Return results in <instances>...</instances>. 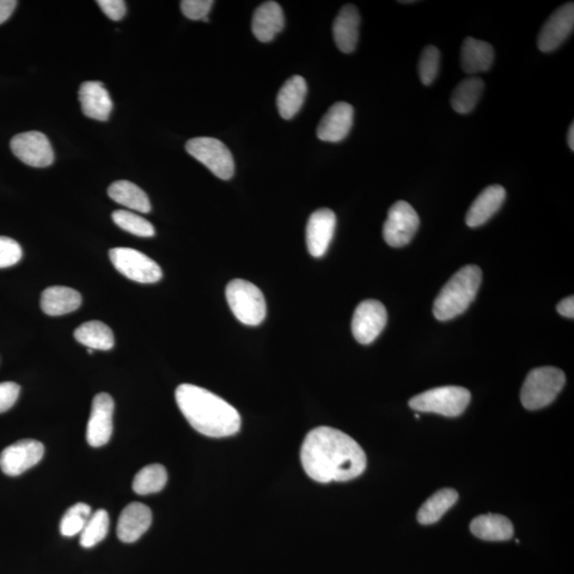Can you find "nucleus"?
<instances>
[{
  "label": "nucleus",
  "instance_id": "obj_1",
  "mask_svg": "<svg viewBox=\"0 0 574 574\" xmlns=\"http://www.w3.org/2000/svg\"><path fill=\"white\" fill-rule=\"evenodd\" d=\"M301 460L304 472L319 483L358 478L368 466L366 454L352 437L330 426H320L304 438Z\"/></svg>",
  "mask_w": 574,
  "mask_h": 574
},
{
  "label": "nucleus",
  "instance_id": "obj_2",
  "mask_svg": "<svg viewBox=\"0 0 574 574\" xmlns=\"http://www.w3.org/2000/svg\"><path fill=\"white\" fill-rule=\"evenodd\" d=\"M176 401L183 416L200 435L222 438L234 435L241 429L240 414L209 390L181 384L176 389Z\"/></svg>",
  "mask_w": 574,
  "mask_h": 574
},
{
  "label": "nucleus",
  "instance_id": "obj_3",
  "mask_svg": "<svg viewBox=\"0 0 574 574\" xmlns=\"http://www.w3.org/2000/svg\"><path fill=\"white\" fill-rule=\"evenodd\" d=\"M482 283L481 268L468 265L450 278L433 305L437 320L447 321L463 314L474 301Z\"/></svg>",
  "mask_w": 574,
  "mask_h": 574
},
{
  "label": "nucleus",
  "instance_id": "obj_4",
  "mask_svg": "<svg viewBox=\"0 0 574 574\" xmlns=\"http://www.w3.org/2000/svg\"><path fill=\"white\" fill-rule=\"evenodd\" d=\"M566 383L563 370L551 366L535 368L523 383L521 399L529 411L541 410L557 399Z\"/></svg>",
  "mask_w": 574,
  "mask_h": 574
},
{
  "label": "nucleus",
  "instance_id": "obj_5",
  "mask_svg": "<svg viewBox=\"0 0 574 574\" xmlns=\"http://www.w3.org/2000/svg\"><path fill=\"white\" fill-rule=\"evenodd\" d=\"M225 298L232 313L246 326H259L266 317L264 295L246 280L235 279L225 287Z\"/></svg>",
  "mask_w": 574,
  "mask_h": 574
},
{
  "label": "nucleus",
  "instance_id": "obj_6",
  "mask_svg": "<svg viewBox=\"0 0 574 574\" xmlns=\"http://www.w3.org/2000/svg\"><path fill=\"white\" fill-rule=\"evenodd\" d=\"M472 400L469 390L461 387H442L426 390L408 402L414 411L435 413L445 417H457L465 412Z\"/></svg>",
  "mask_w": 574,
  "mask_h": 574
},
{
  "label": "nucleus",
  "instance_id": "obj_7",
  "mask_svg": "<svg viewBox=\"0 0 574 574\" xmlns=\"http://www.w3.org/2000/svg\"><path fill=\"white\" fill-rule=\"evenodd\" d=\"M186 149L219 179L229 180L234 177V157L221 140L213 138H195L188 140Z\"/></svg>",
  "mask_w": 574,
  "mask_h": 574
},
{
  "label": "nucleus",
  "instance_id": "obj_8",
  "mask_svg": "<svg viewBox=\"0 0 574 574\" xmlns=\"http://www.w3.org/2000/svg\"><path fill=\"white\" fill-rule=\"evenodd\" d=\"M109 255L116 270L136 282L156 283L162 278L161 267L136 249L114 248L110 250Z\"/></svg>",
  "mask_w": 574,
  "mask_h": 574
},
{
  "label": "nucleus",
  "instance_id": "obj_9",
  "mask_svg": "<svg viewBox=\"0 0 574 574\" xmlns=\"http://www.w3.org/2000/svg\"><path fill=\"white\" fill-rule=\"evenodd\" d=\"M419 224V216L414 207L407 201H397L390 207L383 225L384 240L395 248L406 246L416 234Z\"/></svg>",
  "mask_w": 574,
  "mask_h": 574
},
{
  "label": "nucleus",
  "instance_id": "obj_10",
  "mask_svg": "<svg viewBox=\"0 0 574 574\" xmlns=\"http://www.w3.org/2000/svg\"><path fill=\"white\" fill-rule=\"evenodd\" d=\"M10 148L14 155L32 167H47L54 161V152L50 139L39 131L17 134L11 139Z\"/></svg>",
  "mask_w": 574,
  "mask_h": 574
},
{
  "label": "nucleus",
  "instance_id": "obj_11",
  "mask_svg": "<svg viewBox=\"0 0 574 574\" xmlns=\"http://www.w3.org/2000/svg\"><path fill=\"white\" fill-rule=\"evenodd\" d=\"M387 311L378 301H365L354 311L351 328L354 339L359 344L369 345L386 328Z\"/></svg>",
  "mask_w": 574,
  "mask_h": 574
},
{
  "label": "nucleus",
  "instance_id": "obj_12",
  "mask_svg": "<svg viewBox=\"0 0 574 574\" xmlns=\"http://www.w3.org/2000/svg\"><path fill=\"white\" fill-rule=\"evenodd\" d=\"M44 445L34 439H23L4 449L0 454V469L10 476H17L40 463Z\"/></svg>",
  "mask_w": 574,
  "mask_h": 574
},
{
  "label": "nucleus",
  "instance_id": "obj_13",
  "mask_svg": "<svg viewBox=\"0 0 574 574\" xmlns=\"http://www.w3.org/2000/svg\"><path fill=\"white\" fill-rule=\"evenodd\" d=\"M574 27V4L560 5L541 29L537 45L542 53H551L569 38Z\"/></svg>",
  "mask_w": 574,
  "mask_h": 574
},
{
  "label": "nucleus",
  "instance_id": "obj_14",
  "mask_svg": "<svg viewBox=\"0 0 574 574\" xmlns=\"http://www.w3.org/2000/svg\"><path fill=\"white\" fill-rule=\"evenodd\" d=\"M114 401L106 393L99 394L91 403L88 423L87 441L91 447H102L109 443L113 433Z\"/></svg>",
  "mask_w": 574,
  "mask_h": 574
},
{
  "label": "nucleus",
  "instance_id": "obj_15",
  "mask_svg": "<svg viewBox=\"0 0 574 574\" xmlns=\"http://www.w3.org/2000/svg\"><path fill=\"white\" fill-rule=\"evenodd\" d=\"M337 216L330 209H320L310 216L307 225V246L311 255H325L334 236Z\"/></svg>",
  "mask_w": 574,
  "mask_h": 574
},
{
  "label": "nucleus",
  "instance_id": "obj_16",
  "mask_svg": "<svg viewBox=\"0 0 574 574\" xmlns=\"http://www.w3.org/2000/svg\"><path fill=\"white\" fill-rule=\"evenodd\" d=\"M353 116L354 110L349 103H335L320 120L317 128V137L323 142H340L351 130Z\"/></svg>",
  "mask_w": 574,
  "mask_h": 574
},
{
  "label": "nucleus",
  "instance_id": "obj_17",
  "mask_svg": "<svg viewBox=\"0 0 574 574\" xmlns=\"http://www.w3.org/2000/svg\"><path fill=\"white\" fill-rule=\"evenodd\" d=\"M152 514L148 506L133 502L121 512L118 523V536L120 541L136 542L150 528Z\"/></svg>",
  "mask_w": 574,
  "mask_h": 574
},
{
  "label": "nucleus",
  "instance_id": "obj_18",
  "mask_svg": "<svg viewBox=\"0 0 574 574\" xmlns=\"http://www.w3.org/2000/svg\"><path fill=\"white\" fill-rule=\"evenodd\" d=\"M79 100L87 118L107 121L112 112L113 102L109 91L100 81H87L79 90Z\"/></svg>",
  "mask_w": 574,
  "mask_h": 574
},
{
  "label": "nucleus",
  "instance_id": "obj_19",
  "mask_svg": "<svg viewBox=\"0 0 574 574\" xmlns=\"http://www.w3.org/2000/svg\"><path fill=\"white\" fill-rule=\"evenodd\" d=\"M506 198V191L503 187L491 186L484 189L475 198L466 214V224L470 228L480 227L484 225L502 206Z\"/></svg>",
  "mask_w": 574,
  "mask_h": 574
},
{
  "label": "nucleus",
  "instance_id": "obj_20",
  "mask_svg": "<svg viewBox=\"0 0 574 574\" xmlns=\"http://www.w3.org/2000/svg\"><path fill=\"white\" fill-rule=\"evenodd\" d=\"M359 11L353 5H346L340 9L333 23L335 44L344 53H351L356 50L359 41Z\"/></svg>",
  "mask_w": 574,
  "mask_h": 574
},
{
  "label": "nucleus",
  "instance_id": "obj_21",
  "mask_svg": "<svg viewBox=\"0 0 574 574\" xmlns=\"http://www.w3.org/2000/svg\"><path fill=\"white\" fill-rule=\"evenodd\" d=\"M284 14L276 2H266L255 10L253 18V33L263 43L271 42L284 28Z\"/></svg>",
  "mask_w": 574,
  "mask_h": 574
},
{
  "label": "nucleus",
  "instance_id": "obj_22",
  "mask_svg": "<svg viewBox=\"0 0 574 574\" xmlns=\"http://www.w3.org/2000/svg\"><path fill=\"white\" fill-rule=\"evenodd\" d=\"M82 297L66 286H51L42 292L41 308L50 316H61L74 312L81 308Z\"/></svg>",
  "mask_w": 574,
  "mask_h": 574
},
{
  "label": "nucleus",
  "instance_id": "obj_23",
  "mask_svg": "<svg viewBox=\"0 0 574 574\" xmlns=\"http://www.w3.org/2000/svg\"><path fill=\"white\" fill-rule=\"evenodd\" d=\"M494 60L493 47L490 43L466 38L461 50V66L467 74L474 75L491 70Z\"/></svg>",
  "mask_w": 574,
  "mask_h": 574
},
{
  "label": "nucleus",
  "instance_id": "obj_24",
  "mask_svg": "<svg viewBox=\"0 0 574 574\" xmlns=\"http://www.w3.org/2000/svg\"><path fill=\"white\" fill-rule=\"evenodd\" d=\"M470 531L486 541H505L512 539L514 527L509 518L497 514L481 515L470 523Z\"/></svg>",
  "mask_w": 574,
  "mask_h": 574
},
{
  "label": "nucleus",
  "instance_id": "obj_25",
  "mask_svg": "<svg viewBox=\"0 0 574 574\" xmlns=\"http://www.w3.org/2000/svg\"><path fill=\"white\" fill-rule=\"evenodd\" d=\"M307 91V82L301 76H292L285 81L277 97L278 111L284 120H291L301 111Z\"/></svg>",
  "mask_w": 574,
  "mask_h": 574
},
{
  "label": "nucleus",
  "instance_id": "obj_26",
  "mask_svg": "<svg viewBox=\"0 0 574 574\" xmlns=\"http://www.w3.org/2000/svg\"><path fill=\"white\" fill-rule=\"evenodd\" d=\"M110 198L121 206L140 213H149L151 205L148 195L142 188L130 181L120 180L112 183L108 188Z\"/></svg>",
  "mask_w": 574,
  "mask_h": 574
},
{
  "label": "nucleus",
  "instance_id": "obj_27",
  "mask_svg": "<svg viewBox=\"0 0 574 574\" xmlns=\"http://www.w3.org/2000/svg\"><path fill=\"white\" fill-rule=\"evenodd\" d=\"M74 335L78 343L93 350H111L115 344L112 330L100 320L84 322L76 329Z\"/></svg>",
  "mask_w": 574,
  "mask_h": 574
},
{
  "label": "nucleus",
  "instance_id": "obj_28",
  "mask_svg": "<svg viewBox=\"0 0 574 574\" xmlns=\"http://www.w3.org/2000/svg\"><path fill=\"white\" fill-rule=\"evenodd\" d=\"M484 91V81L478 77L464 79L451 95V106L459 114H469L478 105Z\"/></svg>",
  "mask_w": 574,
  "mask_h": 574
},
{
  "label": "nucleus",
  "instance_id": "obj_29",
  "mask_svg": "<svg viewBox=\"0 0 574 574\" xmlns=\"http://www.w3.org/2000/svg\"><path fill=\"white\" fill-rule=\"evenodd\" d=\"M459 500V493L452 488H444L427 499L421 506L417 519L420 524L430 525L435 523Z\"/></svg>",
  "mask_w": 574,
  "mask_h": 574
},
{
  "label": "nucleus",
  "instance_id": "obj_30",
  "mask_svg": "<svg viewBox=\"0 0 574 574\" xmlns=\"http://www.w3.org/2000/svg\"><path fill=\"white\" fill-rule=\"evenodd\" d=\"M167 472L162 465L154 464L140 469L133 480L134 493L146 496V494L161 492L167 483Z\"/></svg>",
  "mask_w": 574,
  "mask_h": 574
},
{
  "label": "nucleus",
  "instance_id": "obj_31",
  "mask_svg": "<svg viewBox=\"0 0 574 574\" xmlns=\"http://www.w3.org/2000/svg\"><path fill=\"white\" fill-rule=\"evenodd\" d=\"M109 524L107 511L99 510L93 512L81 533V545L85 549L99 545L108 535Z\"/></svg>",
  "mask_w": 574,
  "mask_h": 574
},
{
  "label": "nucleus",
  "instance_id": "obj_32",
  "mask_svg": "<svg viewBox=\"0 0 574 574\" xmlns=\"http://www.w3.org/2000/svg\"><path fill=\"white\" fill-rule=\"evenodd\" d=\"M113 222L120 229L140 237H151L156 234L154 225L130 211L118 210L112 214Z\"/></svg>",
  "mask_w": 574,
  "mask_h": 574
},
{
  "label": "nucleus",
  "instance_id": "obj_33",
  "mask_svg": "<svg viewBox=\"0 0 574 574\" xmlns=\"http://www.w3.org/2000/svg\"><path fill=\"white\" fill-rule=\"evenodd\" d=\"M91 515V506L77 503L67 511L60 523V532L63 536L72 537L82 532Z\"/></svg>",
  "mask_w": 574,
  "mask_h": 574
},
{
  "label": "nucleus",
  "instance_id": "obj_34",
  "mask_svg": "<svg viewBox=\"0 0 574 574\" xmlns=\"http://www.w3.org/2000/svg\"><path fill=\"white\" fill-rule=\"evenodd\" d=\"M441 67V53L435 46H426L420 54L418 63V72L421 82L425 85H431L435 79Z\"/></svg>",
  "mask_w": 574,
  "mask_h": 574
},
{
  "label": "nucleus",
  "instance_id": "obj_35",
  "mask_svg": "<svg viewBox=\"0 0 574 574\" xmlns=\"http://www.w3.org/2000/svg\"><path fill=\"white\" fill-rule=\"evenodd\" d=\"M23 250L16 241L0 236V268L14 266L21 261Z\"/></svg>",
  "mask_w": 574,
  "mask_h": 574
},
{
  "label": "nucleus",
  "instance_id": "obj_36",
  "mask_svg": "<svg viewBox=\"0 0 574 574\" xmlns=\"http://www.w3.org/2000/svg\"><path fill=\"white\" fill-rule=\"evenodd\" d=\"M212 0H183L181 10L183 15L192 21L209 22L210 11L213 7Z\"/></svg>",
  "mask_w": 574,
  "mask_h": 574
},
{
  "label": "nucleus",
  "instance_id": "obj_37",
  "mask_svg": "<svg viewBox=\"0 0 574 574\" xmlns=\"http://www.w3.org/2000/svg\"><path fill=\"white\" fill-rule=\"evenodd\" d=\"M20 393L21 387L18 384L14 382L0 383V414L9 411L15 405Z\"/></svg>",
  "mask_w": 574,
  "mask_h": 574
},
{
  "label": "nucleus",
  "instance_id": "obj_38",
  "mask_svg": "<svg viewBox=\"0 0 574 574\" xmlns=\"http://www.w3.org/2000/svg\"><path fill=\"white\" fill-rule=\"evenodd\" d=\"M97 5L110 20L118 22L126 15V3L123 0H100Z\"/></svg>",
  "mask_w": 574,
  "mask_h": 574
},
{
  "label": "nucleus",
  "instance_id": "obj_39",
  "mask_svg": "<svg viewBox=\"0 0 574 574\" xmlns=\"http://www.w3.org/2000/svg\"><path fill=\"white\" fill-rule=\"evenodd\" d=\"M15 0H0V25L7 22L16 8Z\"/></svg>",
  "mask_w": 574,
  "mask_h": 574
},
{
  "label": "nucleus",
  "instance_id": "obj_40",
  "mask_svg": "<svg viewBox=\"0 0 574 574\" xmlns=\"http://www.w3.org/2000/svg\"><path fill=\"white\" fill-rule=\"evenodd\" d=\"M558 312L567 319H573L574 317V297H567L564 301H561L558 304Z\"/></svg>",
  "mask_w": 574,
  "mask_h": 574
},
{
  "label": "nucleus",
  "instance_id": "obj_41",
  "mask_svg": "<svg viewBox=\"0 0 574 574\" xmlns=\"http://www.w3.org/2000/svg\"><path fill=\"white\" fill-rule=\"evenodd\" d=\"M567 140H568V146H569V148L571 149V151H573L574 150V125L573 123L570 125L569 130H568Z\"/></svg>",
  "mask_w": 574,
  "mask_h": 574
},
{
  "label": "nucleus",
  "instance_id": "obj_42",
  "mask_svg": "<svg viewBox=\"0 0 574 574\" xmlns=\"http://www.w3.org/2000/svg\"><path fill=\"white\" fill-rule=\"evenodd\" d=\"M94 350L93 349H90V348H88V353L89 354H93Z\"/></svg>",
  "mask_w": 574,
  "mask_h": 574
}]
</instances>
